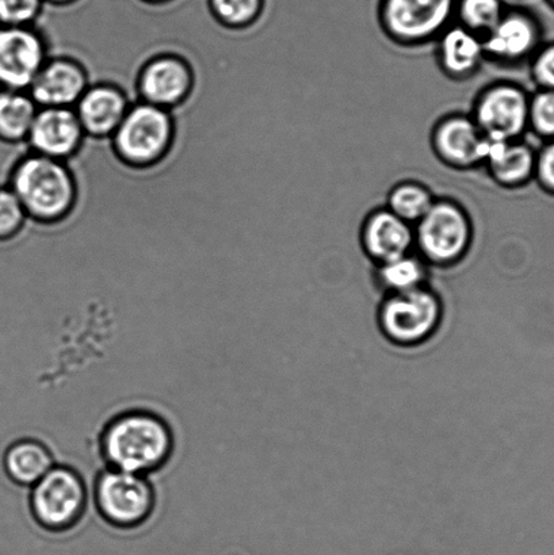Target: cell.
<instances>
[{
  "label": "cell",
  "instance_id": "cell-1",
  "mask_svg": "<svg viewBox=\"0 0 554 555\" xmlns=\"http://www.w3.org/2000/svg\"><path fill=\"white\" fill-rule=\"evenodd\" d=\"M176 437L155 412L132 410L111 418L100 435V453L108 469L149 477L171 460Z\"/></svg>",
  "mask_w": 554,
  "mask_h": 555
},
{
  "label": "cell",
  "instance_id": "cell-2",
  "mask_svg": "<svg viewBox=\"0 0 554 555\" xmlns=\"http://www.w3.org/2000/svg\"><path fill=\"white\" fill-rule=\"evenodd\" d=\"M24 206L27 219L43 224L63 220L76 203V182L67 163L27 151L16 160L8 178Z\"/></svg>",
  "mask_w": 554,
  "mask_h": 555
},
{
  "label": "cell",
  "instance_id": "cell-3",
  "mask_svg": "<svg viewBox=\"0 0 554 555\" xmlns=\"http://www.w3.org/2000/svg\"><path fill=\"white\" fill-rule=\"evenodd\" d=\"M415 253L428 266L452 268L463 262L475 241L474 220L458 199L437 197L414 225Z\"/></svg>",
  "mask_w": 554,
  "mask_h": 555
},
{
  "label": "cell",
  "instance_id": "cell-4",
  "mask_svg": "<svg viewBox=\"0 0 554 555\" xmlns=\"http://www.w3.org/2000/svg\"><path fill=\"white\" fill-rule=\"evenodd\" d=\"M172 139L171 112L139 101L130 105L111 141L125 165L145 168L157 165L167 155Z\"/></svg>",
  "mask_w": 554,
  "mask_h": 555
},
{
  "label": "cell",
  "instance_id": "cell-5",
  "mask_svg": "<svg viewBox=\"0 0 554 555\" xmlns=\"http://www.w3.org/2000/svg\"><path fill=\"white\" fill-rule=\"evenodd\" d=\"M458 0H379L378 24L395 46H428L453 24Z\"/></svg>",
  "mask_w": 554,
  "mask_h": 555
},
{
  "label": "cell",
  "instance_id": "cell-6",
  "mask_svg": "<svg viewBox=\"0 0 554 555\" xmlns=\"http://www.w3.org/2000/svg\"><path fill=\"white\" fill-rule=\"evenodd\" d=\"M94 503L107 525L134 530L154 514L156 492L149 477L107 467L95 478Z\"/></svg>",
  "mask_w": 554,
  "mask_h": 555
},
{
  "label": "cell",
  "instance_id": "cell-7",
  "mask_svg": "<svg viewBox=\"0 0 554 555\" xmlns=\"http://www.w3.org/2000/svg\"><path fill=\"white\" fill-rule=\"evenodd\" d=\"M87 500L83 477L73 467L53 466L30 488L29 508L41 529L65 532L83 519Z\"/></svg>",
  "mask_w": 554,
  "mask_h": 555
},
{
  "label": "cell",
  "instance_id": "cell-8",
  "mask_svg": "<svg viewBox=\"0 0 554 555\" xmlns=\"http://www.w3.org/2000/svg\"><path fill=\"white\" fill-rule=\"evenodd\" d=\"M529 108L530 94L523 86L498 80L477 92L469 114L488 140L513 141L528 132Z\"/></svg>",
  "mask_w": 554,
  "mask_h": 555
},
{
  "label": "cell",
  "instance_id": "cell-9",
  "mask_svg": "<svg viewBox=\"0 0 554 555\" xmlns=\"http://www.w3.org/2000/svg\"><path fill=\"white\" fill-rule=\"evenodd\" d=\"M442 305L436 293L426 286L389 294L379 308L384 334L398 345H416L437 330Z\"/></svg>",
  "mask_w": 554,
  "mask_h": 555
},
{
  "label": "cell",
  "instance_id": "cell-10",
  "mask_svg": "<svg viewBox=\"0 0 554 555\" xmlns=\"http://www.w3.org/2000/svg\"><path fill=\"white\" fill-rule=\"evenodd\" d=\"M490 143L469 113L445 114L434 122L430 132L434 156L454 171L482 167Z\"/></svg>",
  "mask_w": 554,
  "mask_h": 555
},
{
  "label": "cell",
  "instance_id": "cell-11",
  "mask_svg": "<svg viewBox=\"0 0 554 555\" xmlns=\"http://www.w3.org/2000/svg\"><path fill=\"white\" fill-rule=\"evenodd\" d=\"M48 59L46 38L36 26L0 25V90H29Z\"/></svg>",
  "mask_w": 554,
  "mask_h": 555
},
{
  "label": "cell",
  "instance_id": "cell-12",
  "mask_svg": "<svg viewBox=\"0 0 554 555\" xmlns=\"http://www.w3.org/2000/svg\"><path fill=\"white\" fill-rule=\"evenodd\" d=\"M541 36L539 21L528 11L506 10L501 21L482 37L486 62L508 67L530 62L542 46Z\"/></svg>",
  "mask_w": 554,
  "mask_h": 555
},
{
  "label": "cell",
  "instance_id": "cell-13",
  "mask_svg": "<svg viewBox=\"0 0 554 555\" xmlns=\"http://www.w3.org/2000/svg\"><path fill=\"white\" fill-rule=\"evenodd\" d=\"M85 138L74 107H38L26 145L35 154L67 162L80 150Z\"/></svg>",
  "mask_w": 554,
  "mask_h": 555
},
{
  "label": "cell",
  "instance_id": "cell-14",
  "mask_svg": "<svg viewBox=\"0 0 554 555\" xmlns=\"http://www.w3.org/2000/svg\"><path fill=\"white\" fill-rule=\"evenodd\" d=\"M193 74L183 59L160 54L150 60L138 79L139 101L172 111L192 91Z\"/></svg>",
  "mask_w": 554,
  "mask_h": 555
},
{
  "label": "cell",
  "instance_id": "cell-15",
  "mask_svg": "<svg viewBox=\"0 0 554 555\" xmlns=\"http://www.w3.org/2000/svg\"><path fill=\"white\" fill-rule=\"evenodd\" d=\"M363 254L374 264L389 262L415 251L414 225L400 219L387 206L369 211L360 228Z\"/></svg>",
  "mask_w": 554,
  "mask_h": 555
},
{
  "label": "cell",
  "instance_id": "cell-16",
  "mask_svg": "<svg viewBox=\"0 0 554 555\" xmlns=\"http://www.w3.org/2000/svg\"><path fill=\"white\" fill-rule=\"evenodd\" d=\"M89 86L86 70L75 60L49 57L27 92L38 107H75Z\"/></svg>",
  "mask_w": 554,
  "mask_h": 555
},
{
  "label": "cell",
  "instance_id": "cell-17",
  "mask_svg": "<svg viewBox=\"0 0 554 555\" xmlns=\"http://www.w3.org/2000/svg\"><path fill=\"white\" fill-rule=\"evenodd\" d=\"M434 43L438 67L450 80L466 81L475 78L486 62L482 37L459 22L448 26Z\"/></svg>",
  "mask_w": 554,
  "mask_h": 555
},
{
  "label": "cell",
  "instance_id": "cell-18",
  "mask_svg": "<svg viewBox=\"0 0 554 555\" xmlns=\"http://www.w3.org/2000/svg\"><path fill=\"white\" fill-rule=\"evenodd\" d=\"M130 105L132 103L118 87L98 83L87 87L74 108L87 135L111 139Z\"/></svg>",
  "mask_w": 554,
  "mask_h": 555
},
{
  "label": "cell",
  "instance_id": "cell-19",
  "mask_svg": "<svg viewBox=\"0 0 554 555\" xmlns=\"http://www.w3.org/2000/svg\"><path fill=\"white\" fill-rule=\"evenodd\" d=\"M536 157L537 151L524 139L491 141L482 167L497 186L517 190L533 181Z\"/></svg>",
  "mask_w": 554,
  "mask_h": 555
},
{
  "label": "cell",
  "instance_id": "cell-20",
  "mask_svg": "<svg viewBox=\"0 0 554 555\" xmlns=\"http://www.w3.org/2000/svg\"><path fill=\"white\" fill-rule=\"evenodd\" d=\"M54 466L52 451L37 439H21L5 450L3 467L11 481L31 488Z\"/></svg>",
  "mask_w": 554,
  "mask_h": 555
},
{
  "label": "cell",
  "instance_id": "cell-21",
  "mask_svg": "<svg viewBox=\"0 0 554 555\" xmlns=\"http://www.w3.org/2000/svg\"><path fill=\"white\" fill-rule=\"evenodd\" d=\"M37 112L29 92L0 90V144H26Z\"/></svg>",
  "mask_w": 554,
  "mask_h": 555
},
{
  "label": "cell",
  "instance_id": "cell-22",
  "mask_svg": "<svg viewBox=\"0 0 554 555\" xmlns=\"http://www.w3.org/2000/svg\"><path fill=\"white\" fill-rule=\"evenodd\" d=\"M428 264L415 251L376 264L377 282L389 294L414 291L425 286Z\"/></svg>",
  "mask_w": 554,
  "mask_h": 555
},
{
  "label": "cell",
  "instance_id": "cell-23",
  "mask_svg": "<svg viewBox=\"0 0 554 555\" xmlns=\"http://www.w3.org/2000/svg\"><path fill=\"white\" fill-rule=\"evenodd\" d=\"M436 199L437 195L427 184L407 179L390 188L385 206L400 219L415 225L430 210Z\"/></svg>",
  "mask_w": 554,
  "mask_h": 555
},
{
  "label": "cell",
  "instance_id": "cell-24",
  "mask_svg": "<svg viewBox=\"0 0 554 555\" xmlns=\"http://www.w3.org/2000/svg\"><path fill=\"white\" fill-rule=\"evenodd\" d=\"M206 8L220 25L249 29L263 21L268 0H205Z\"/></svg>",
  "mask_w": 554,
  "mask_h": 555
},
{
  "label": "cell",
  "instance_id": "cell-25",
  "mask_svg": "<svg viewBox=\"0 0 554 555\" xmlns=\"http://www.w3.org/2000/svg\"><path fill=\"white\" fill-rule=\"evenodd\" d=\"M504 11L502 0H458L455 18L466 29L485 37L501 21Z\"/></svg>",
  "mask_w": 554,
  "mask_h": 555
},
{
  "label": "cell",
  "instance_id": "cell-26",
  "mask_svg": "<svg viewBox=\"0 0 554 555\" xmlns=\"http://www.w3.org/2000/svg\"><path fill=\"white\" fill-rule=\"evenodd\" d=\"M529 130L542 140H554L553 90H539L530 95Z\"/></svg>",
  "mask_w": 554,
  "mask_h": 555
},
{
  "label": "cell",
  "instance_id": "cell-27",
  "mask_svg": "<svg viewBox=\"0 0 554 555\" xmlns=\"http://www.w3.org/2000/svg\"><path fill=\"white\" fill-rule=\"evenodd\" d=\"M27 220L24 206L8 184H0V243L18 235Z\"/></svg>",
  "mask_w": 554,
  "mask_h": 555
},
{
  "label": "cell",
  "instance_id": "cell-28",
  "mask_svg": "<svg viewBox=\"0 0 554 555\" xmlns=\"http://www.w3.org/2000/svg\"><path fill=\"white\" fill-rule=\"evenodd\" d=\"M43 9V0H0V25L35 26Z\"/></svg>",
  "mask_w": 554,
  "mask_h": 555
},
{
  "label": "cell",
  "instance_id": "cell-29",
  "mask_svg": "<svg viewBox=\"0 0 554 555\" xmlns=\"http://www.w3.org/2000/svg\"><path fill=\"white\" fill-rule=\"evenodd\" d=\"M531 79L539 90L554 91V42L541 46L530 59Z\"/></svg>",
  "mask_w": 554,
  "mask_h": 555
},
{
  "label": "cell",
  "instance_id": "cell-30",
  "mask_svg": "<svg viewBox=\"0 0 554 555\" xmlns=\"http://www.w3.org/2000/svg\"><path fill=\"white\" fill-rule=\"evenodd\" d=\"M534 179L542 190L554 195V140L537 151Z\"/></svg>",
  "mask_w": 554,
  "mask_h": 555
},
{
  "label": "cell",
  "instance_id": "cell-31",
  "mask_svg": "<svg viewBox=\"0 0 554 555\" xmlns=\"http://www.w3.org/2000/svg\"><path fill=\"white\" fill-rule=\"evenodd\" d=\"M51 8L65 9L81 2V0H43Z\"/></svg>",
  "mask_w": 554,
  "mask_h": 555
},
{
  "label": "cell",
  "instance_id": "cell-32",
  "mask_svg": "<svg viewBox=\"0 0 554 555\" xmlns=\"http://www.w3.org/2000/svg\"><path fill=\"white\" fill-rule=\"evenodd\" d=\"M136 2L146 5V8H165V5L177 2V0H136Z\"/></svg>",
  "mask_w": 554,
  "mask_h": 555
},
{
  "label": "cell",
  "instance_id": "cell-33",
  "mask_svg": "<svg viewBox=\"0 0 554 555\" xmlns=\"http://www.w3.org/2000/svg\"><path fill=\"white\" fill-rule=\"evenodd\" d=\"M553 4H554V0H552Z\"/></svg>",
  "mask_w": 554,
  "mask_h": 555
}]
</instances>
